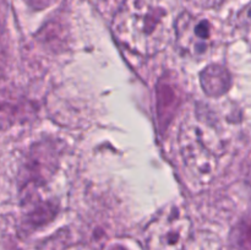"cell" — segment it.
<instances>
[{"label":"cell","mask_w":251,"mask_h":250,"mask_svg":"<svg viewBox=\"0 0 251 250\" xmlns=\"http://www.w3.org/2000/svg\"><path fill=\"white\" fill-rule=\"evenodd\" d=\"M172 28L171 12L159 0H124L113 20L115 38L142 56L164 49Z\"/></svg>","instance_id":"cell-1"},{"label":"cell","mask_w":251,"mask_h":250,"mask_svg":"<svg viewBox=\"0 0 251 250\" xmlns=\"http://www.w3.org/2000/svg\"><path fill=\"white\" fill-rule=\"evenodd\" d=\"M206 131L198 122L184 123L180 131V149L189 173L200 181L210 180L217 166V152L205 137Z\"/></svg>","instance_id":"cell-2"},{"label":"cell","mask_w":251,"mask_h":250,"mask_svg":"<svg viewBox=\"0 0 251 250\" xmlns=\"http://www.w3.org/2000/svg\"><path fill=\"white\" fill-rule=\"evenodd\" d=\"M191 238V221L180 208L164 210L146 232L147 250H184Z\"/></svg>","instance_id":"cell-3"},{"label":"cell","mask_w":251,"mask_h":250,"mask_svg":"<svg viewBox=\"0 0 251 250\" xmlns=\"http://www.w3.org/2000/svg\"><path fill=\"white\" fill-rule=\"evenodd\" d=\"M174 33L179 48L193 58L203 56L215 44L213 26L206 19H200L184 11L176 17Z\"/></svg>","instance_id":"cell-4"},{"label":"cell","mask_w":251,"mask_h":250,"mask_svg":"<svg viewBox=\"0 0 251 250\" xmlns=\"http://www.w3.org/2000/svg\"><path fill=\"white\" fill-rule=\"evenodd\" d=\"M200 82L206 95L210 97H221L229 90L232 78L227 69L215 64L201 71Z\"/></svg>","instance_id":"cell-5"},{"label":"cell","mask_w":251,"mask_h":250,"mask_svg":"<svg viewBox=\"0 0 251 250\" xmlns=\"http://www.w3.org/2000/svg\"><path fill=\"white\" fill-rule=\"evenodd\" d=\"M157 98H158V120L161 126H168V123L173 118L176 108L178 107V91L166 78L157 86Z\"/></svg>","instance_id":"cell-6"},{"label":"cell","mask_w":251,"mask_h":250,"mask_svg":"<svg viewBox=\"0 0 251 250\" xmlns=\"http://www.w3.org/2000/svg\"><path fill=\"white\" fill-rule=\"evenodd\" d=\"M184 250H221V244L216 235L208 232H200L191 235Z\"/></svg>","instance_id":"cell-7"},{"label":"cell","mask_w":251,"mask_h":250,"mask_svg":"<svg viewBox=\"0 0 251 250\" xmlns=\"http://www.w3.org/2000/svg\"><path fill=\"white\" fill-rule=\"evenodd\" d=\"M238 24L244 29L251 28V1L245 5L238 14Z\"/></svg>","instance_id":"cell-8"},{"label":"cell","mask_w":251,"mask_h":250,"mask_svg":"<svg viewBox=\"0 0 251 250\" xmlns=\"http://www.w3.org/2000/svg\"><path fill=\"white\" fill-rule=\"evenodd\" d=\"M195 4L201 5V6L206 7V9H212V7H217L225 2V0H194Z\"/></svg>","instance_id":"cell-9"},{"label":"cell","mask_w":251,"mask_h":250,"mask_svg":"<svg viewBox=\"0 0 251 250\" xmlns=\"http://www.w3.org/2000/svg\"><path fill=\"white\" fill-rule=\"evenodd\" d=\"M54 1H55V0H29L31 4H34L36 6H39V7L48 6V5L53 4Z\"/></svg>","instance_id":"cell-10"},{"label":"cell","mask_w":251,"mask_h":250,"mask_svg":"<svg viewBox=\"0 0 251 250\" xmlns=\"http://www.w3.org/2000/svg\"><path fill=\"white\" fill-rule=\"evenodd\" d=\"M248 240H249V243L251 244V227H250V229L248 230Z\"/></svg>","instance_id":"cell-11"},{"label":"cell","mask_w":251,"mask_h":250,"mask_svg":"<svg viewBox=\"0 0 251 250\" xmlns=\"http://www.w3.org/2000/svg\"><path fill=\"white\" fill-rule=\"evenodd\" d=\"M109 250H125L124 248H122V247H114V248H112V249H109Z\"/></svg>","instance_id":"cell-12"},{"label":"cell","mask_w":251,"mask_h":250,"mask_svg":"<svg viewBox=\"0 0 251 250\" xmlns=\"http://www.w3.org/2000/svg\"><path fill=\"white\" fill-rule=\"evenodd\" d=\"M249 31H251V28H250V29H249Z\"/></svg>","instance_id":"cell-13"}]
</instances>
